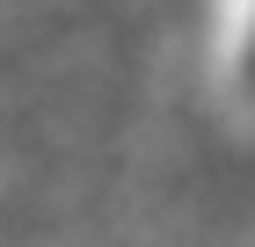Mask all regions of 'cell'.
<instances>
[{
  "mask_svg": "<svg viewBox=\"0 0 255 247\" xmlns=\"http://www.w3.org/2000/svg\"><path fill=\"white\" fill-rule=\"evenodd\" d=\"M212 80L219 102L255 131V0H212Z\"/></svg>",
  "mask_w": 255,
  "mask_h": 247,
  "instance_id": "6da1fadb",
  "label": "cell"
}]
</instances>
